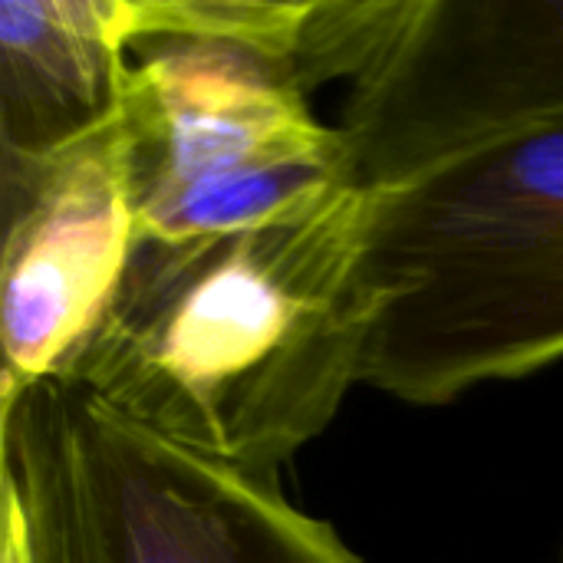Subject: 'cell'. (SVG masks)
<instances>
[{"instance_id":"obj_1","label":"cell","mask_w":563,"mask_h":563,"mask_svg":"<svg viewBox=\"0 0 563 563\" xmlns=\"http://www.w3.org/2000/svg\"><path fill=\"white\" fill-rule=\"evenodd\" d=\"M366 188L195 238H139L63 376L145 432L277 485L363 383Z\"/></svg>"},{"instance_id":"obj_2","label":"cell","mask_w":563,"mask_h":563,"mask_svg":"<svg viewBox=\"0 0 563 563\" xmlns=\"http://www.w3.org/2000/svg\"><path fill=\"white\" fill-rule=\"evenodd\" d=\"M363 383L409 406L563 360V122L366 188Z\"/></svg>"},{"instance_id":"obj_3","label":"cell","mask_w":563,"mask_h":563,"mask_svg":"<svg viewBox=\"0 0 563 563\" xmlns=\"http://www.w3.org/2000/svg\"><path fill=\"white\" fill-rule=\"evenodd\" d=\"M122 145L139 238L267 224L360 188L277 3L139 0Z\"/></svg>"},{"instance_id":"obj_4","label":"cell","mask_w":563,"mask_h":563,"mask_svg":"<svg viewBox=\"0 0 563 563\" xmlns=\"http://www.w3.org/2000/svg\"><path fill=\"white\" fill-rule=\"evenodd\" d=\"M3 563H360L280 485L178 449L69 379L3 396Z\"/></svg>"},{"instance_id":"obj_5","label":"cell","mask_w":563,"mask_h":563,"mask_svg":"<svg viewBox=\"0 0 563 563\" xmlns=\"http://www.w3.org/2000/svg\"><path fill=\"white\" fill-rule=\"evenodd\" d=\"M548 122H563V0H386L340 132L360 188H383Z\"/></svg>"},{"instance_id":"obj_6","label":"cell","mask_w":563,"mask_h":563,"mask_svg":"<svg viewBox=\"0 0 563 563\" xmlns=\"http://www.w3.org/2000/svg\"><path fill=\"white\" fill-rule=\"evenodd\" d=\"M3 396L63 376L135 251L122 122L59 155L0 165Z\"/></svg>"},{"instance_id":"obj_7","label":"cell","mask_w":563,"mask_h":563,"mask_svg":"<svg viewBox=\"0 0 563 563\" xmlns=\"http://www.w3.org/2000/svg\"><path fill=\"white\" fill-rule=\"evenodd\" d=\"M129 0L0 3V165H30L122 122Z\"/></svg>"}]
</instances>
